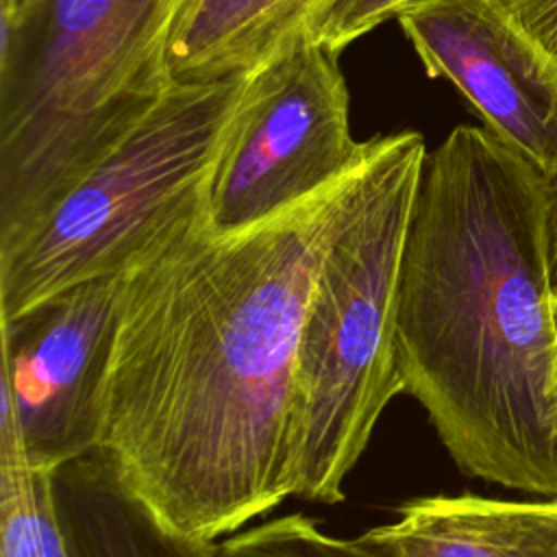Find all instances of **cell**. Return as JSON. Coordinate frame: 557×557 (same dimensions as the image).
<instances>
[{"label": "cell", "instance_id": "obj_1", "mask_svg": "<svg viewBox=\"0 0 557 557\" xmlns=\"http://www.w3.org/2000/svg\"><path fill=\"white\" fill-rule=\"evenodd\" d=\"M366 150L324 191L239 231L198 220L126 270L96 453L181 540L215 544L294 496L302 318Z\"/></svg>", "mask_w": 557, "mask_h": 557}, {"label": "cell", "instance_id": "obj_2", "mask_svg": "<svg viewBox=\"0 0 557 557\" xmlns=\"http://www.w3.org/2000/svg\"><path fill=\"white\" fill-rule=\"evenodd\" d=\"M553 181L487 126L426 152L405 237V392L457 468L557 498Z\"/></svg>", "mask_w": 557, "mask_h": 557}, {"label": "cell", "instance_id": "obj_3", "mask_svg": "<svg viewBox=\"0 0 557 557\" xmlns=\"http://www.w3.org/2000/svg\"><path fill=\"white\" fill-rule=\"evenodd\" d=\"M426 157L416 131L368 139L355 198L315 276L296 352L294 496L333 505L372 431L405 392L396 352L398 283Z\"/></svg>", "mask_w": 557, "mask_h": 557}, {"label": "cell", "instance_id": "obj_4", "mask_svg": "<svg viewBox=\"0 0 557 557\" xmlns=\"http://www.w3.org/2000/svg\"><path fill=\"white\" fill-rule=\"evenodd\" d=\"M170 9L172 0H35L2 17L0 244L172 87Z\"/></svg>", "mask_w": 557, "mask_h": 557}, {"label": "cell", "instance_id": "obj_5", "mask_svg": "<svg viewBox=\"0 0 557 557\" xmlns=\"http://www.w3.org/2000/svg\"><path fill=\"white\" fill-rule=\"evenodd\" d=\"M244 76L172 85L30 226L0 244V320L126 272L207 218L211 170Z\"/></svg>", "mask_w": 557, "mask_h": 557}, {"label": "cell", "instance_id": "obj_6", "mask_svg": "<svg viewBox=\"0 0 557 557\" xmlns=\"http://www.w3.org/2000/svg\"><path fill=\"white\" fill-rule=\"evenodd\" d=\"M363 150L337 52L302 30L244 76L211 170L207 222L228 233L268 220L337 183Z\"/></svg>", "mask_w": 557, "mask_h": 557}, {"label": "cell", "instance_id": "obj_7", "mask_svg": "<svg viewBox=\"0 0 557 557\" xmlns=\"http://www.w3.org/2000/svg\"><path fill=\"white\" fill-rule=\"evenodd\" d=\"M124 276L72 285L0 320V403L37 468L57 470L98 446Z\"/></svg>", "mask_w": 557, "mask_h": 557}, {"label": "cell", "instance_id": "obj_8", "mask_svg": "<svg viewBox=\"0 0 557 557\" xmlns=\"http://www.w3.org/2000/svg\"><path fill=\"white\" fill-rule=\"evenodd\" d=\"M431 78L557 185V76L490 0H416L394 17Z\"/></svg>", "mask_w": 557, "mask_h": 557}, {"label": "cell", "instance_id": "obj_9", "mask_svg": "<svg viewBox=\"0 0 557 557\" xmlns=\"http://www.w3.org/2000/svg\"><path fill=\"white\" fill-rule=\"evenodd\" d=\"M363 537L392 557H557V498L420 496Z\"/></svg>", "mask_w": 557, "mask_h": 557}, {"label": "cell", "instance_id": "obj_10", "mask_svg": "<svg viewBox=\"0 0 557 557\" xmlns=\"http://www.w3.org/2000/svg\"><path fill=\"white\" fill-rule=\"evenodd\" d=\"M331 0H172L165 72L198 85L252 72L302 30Z\"/></svg>", "mask_w": 557, "mask_h": 557}, {"label": "cell", "instance_id": "obj_11", "mask_svg": "<svg viewBox=\"0 0 557 557\" xmlns=\"http://www.w3.org/2000/svg\"><path fill=\"white\" fill-rule=\"evenodd\" d=\"M54 498L70 557H213L165 531L96 450L54 470Z\"/></svg>", "mask_w": 557, "mask_h": 557}, {"label": "cell", "instance_id": "obj_12", "mask_svg": "<svg viewBox=\"0 0 557 557\" xmlns=\"http://www.w3.org/2000/svg\"><path fill=\"white\" fill-rule=\"evenodd\" d=\"M0 557H70L54 498V470L37 468L15 416L0 405Z\"/></svg>", "mask_w": 557, "mask_h": 557}, {"label": "cell", "instance_id": "obj_13", "mask_svg": "<svg viewBox=\"0 0 557 557\" xmlns=\"http://www.w3.org/2000/svg\"><path fill=\"white\" fill-rule=\"evenodd\" d=\"M213 557H392L383 546L326 533L305 513L272 518L257 527L235 531L213 546Z\"/></svg>", "mask_w": 557, "mask_h": 557}, {"label": "cell", "instance_id": "obj_14", "mask_svg": "<svg viewBox=\"0 0 557 557\" xmlns=\"http://www.w3.org/2000/svg\"><path fill=\"white\" fill-rule=\"evenodd\" d=\"M411 2L416 0H331L313 20L309 33L333 52H339L379 24L396 17Z\"/></svg>", "mask_w": 557, "mask_h": 557}, {"label": "cell", "instance_id": "obj_15", "mask_svg": "<svg viewBox=\"0 0 557 557\" xmlns=\"http://www.w3.org/2000/svg\"><path fill=\"white\" fill-rule=\"evenodd\" d=\"M557 76V0H490Z\"/></svg>", "mask_w": 557, "mask_h": 557}, {"label": "cell", "instance_id": "obj_16", "mask_svg": "<svg viewBox=\"0 0 557 557\" xmlns=\"http://www.w3.org/2000/svg\"><path fill=\"white\" fill-rule=\"evenodd\" d=\"M35 0H2V17H17L24 13Z\"/></svg>", "mask_w": 557, "mask_h": 557}, {"label": "cell", "instance_id": "obj_17", "mask_svg": "<svg viewBox=\"0 0 557 557\" xmlns=\"http://www.w3.org/2000/svg\"><path fill=\"white\" fill-rule=\"evenodd\" d=\"M553 276L557 287V185H555V200H553Z\"/></svg>", "mask_w": 557, "mask_h": 557}, {"label": "cell", "instance_id": "obj_18", "mask_svg": "<svg viewBox=\"0 0 557 557\" xmlns=\"http://www.w3.org/2000/svg\"><path fill=\"white\" fill-rule=\"evenodd\" d=\"M553 331H555V346H557V287L553 294Z\"/></svg>", "mask_w": 557, "mask_h": 557}]
</instances>
